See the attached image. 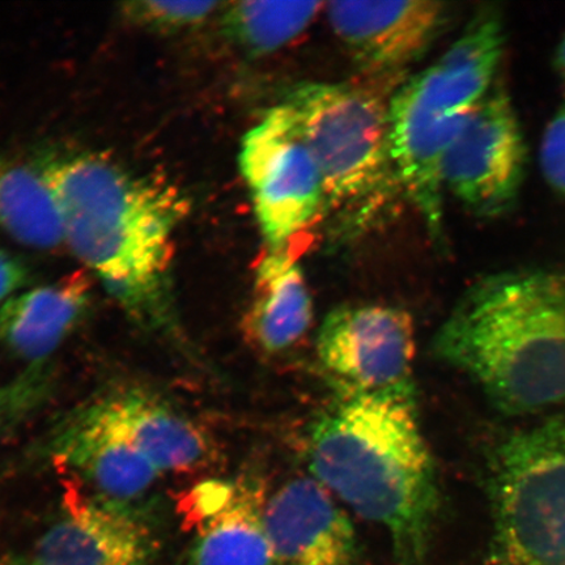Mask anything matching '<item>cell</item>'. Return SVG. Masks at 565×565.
I'll use <instances>...</instances> for the list:
<instances>
[{"instance_id": "277c9868", "label": "cell", "mask_w": 565, "mask_h": 565, "mask_svg": "<svg viewBox=\"0 0 565 565\" xmlns=\"http://www.w3.org/2000/svg\"><path fill=\"white\" fill-rule=\"evenodd\" d=\"M486 565H565V415L504 437L487 463Z\"/></svg>"}, {"instance_id": "44dd1931", "label": "cell", "mask_w": 565, "mask_h": 565, "mask_svg": "<svg viewBox=\"0 0 565 565\" xmlns=\"http://www.w3.org/2000/svg\"><path fill=\"white\" fill-rule=\"evenodd\" d=\"M540 166L547 185L565 198V103L557 109L543 134Z\"/></svg>"}, {"instance_id": "ba28073f", "label": "cell", "mask_w": 565, "mask_h": 565, "mask_svg": "<svg viewBox=\"0 0 565 565\" xmlns=\"http://www.w3.org/2000/svg\"><path fill=\"white\" fill-rule=\"evenodd\" d=\"M527 147L504 87L486 95L451 141L443 164L444 188L471 214L497 218L511 212L524 185Z\"/></svg>"}, {"instance_id": "ffe728a7", "label": "cell", "mask_w": 565, "mask_h": 565, "mask_svg": "<svg viewBox=\"0 0 565 565\" xmlns=\"http://www.w3.org/2000/svg\"><path fill=\"white\" fill-rule=\"evenodd\" d=\"M222 3L158 2L141 0L124 4L125 17L134 23L158 32L190 30L206 21Z\"/></svg>"}, {"instance_id": "7402d4cb", "label": "cell", "mask_w": 565, "mask_h": 565, "mask_svg": "<svg viewBox=\"0 0 565 565\" xmlns=\"http://www.w3.org/2000/svg\"><path fill=\"white\" fill-rule=\"evenodd\" d=\"M28 271L19 259L0 250V302L9 300V296L25 285Z\"/></svg>"}, {"instance_id": "8992f818", "label": "cell", "mask_w": 565, "mask_h": 565, "mask_svg": "<svg viewBox=\"0 0 565 565\" xmlns=\"http://www.w3.org/2000/svg\"><path fill=\"white\" fill-rule=\"evenodd\" d=\"M415 331L399 308L363 303L324 318L317 356L337 394L416 399Z\"/></svg>"}, {"instance_id": "5b68a950", "label": "cell", "mask_w": 565, "mask_h": 565, "mask_svg": "<svg viewBox=\"0 0 565 565\" xmlns=\"http://www.w3.org/2000/svg\"><path fill=\"white\" fill-rule=\"evenodd\" d=\"M282 103L320 169L324 201L359 204L397 179L388 105L379 97L350 84L302 83Z\"/></svg>"}, {"instance_id": "d6986e66", "label": "cell", "mask_w": 565, "mask_h": 565, "mask_svg": "<svg viewBox=\"0 0 565 565\" xmlns=\"http://www.w3.org/2000/svg\"><path fill=\"white\" fill-rule=\"evenodd\" d=\"M54 370L49 362L34 363L15 379L0 386V436L38 412L51 397Z\"/></svg>"}, {"instance_id": "3957f363", "label": "cell", "mask_w": 565, "mask_h": 565, "mask_svg": "<svg viewBox=\"0 0 565 565\" xmlns=\"http://www.w3.org/2000/svg\"><path fill=\"white\" fill-rule=\"evenodd\" d=\"M433 351L475 381L501 413L565 405V268L480 279L437 331Z\"/></svg>"}, {"instance_id": "6da1fadb", "label": "cell", "mask_w": 565, "mask_h": 565, "mask_svg": "<svg viewBox=\"0 0 565 565\" xmlns=\"http://www.w3.org/2000/svg\"><path fill=\"white\" fill-rule=\"evenodd\" d=\"M58 209L63 243L141 327L174 324V235L186 212L174 189L95 154L55 158L41 169Z\"/></svg>"}, {"instance_id": "e0dca14e", "label": "cell", "mask_w": 565, "mask_h": 565, "mask_svg": "<svg viewBox=\"0 0 565 565\" xmlns=\"http://www.w3.org/2000/svg\"><path fill=\"white\" fill-rule=\"evenodd\" d=\"M0 230L35 249L63 243L61 217L44 175L0 159Z\"/></svg>"}, {"instance_id": "52a82bcc", "label": "cell", "mask_w": 565, "mask_h": 565, "mask_svg": "<svg viewBox=\"0 0 565 565\" xmlns=\"http://www.w3.org/2000/svg\"><path fill=\"white\" fill-rule=\"evenodd\" d=\"M239 169L267 244L285 250L324 204L320 169L285 103L246 132Z\"/></svg>"}, {"instance_id": "8fae6325", "label": "cell", "mask_w": 565, "mask_h": 565, "mask_svg": "<svg viewBox=\"0 0 565 565\" xmlns=\"http://www.w3.org/2000/svg\"><path fill=\"white\" fill-rule=\"evenodd\" d=\"M265 527L277 565H359L355 529L316 478H296L267 498Z\"/></svg>"}, {"instance_id": "7c38bea8", "label": "cell", "mask_w": 565, "mask_h": 565, "mask_svg": "<svg viewBox=\"0 0 565 565\" xmlns=\"http://www.w3.org/2000/svg\"><path fill=\"white\" fill-rule=\"evenodd\" d=\"M324 9L338 39L360 63L377 71L419 60L449 17L447 3L427 0L331 2Z\"/></svg>"}, {"instance_id": "5bb4252c", "label": "cell", "mask_w": 565, "mask_h": 565, "mask_svg": "<svg viewBox=\"0 0 565 565\" xmlns=\"http://www.w3.org/2000/svg\"><path fill=\"white\" fill-rule=\"evenodd\" d=\"M106 426L160 472H192L207 466L212 443L193 420L147 392L127 388L90 404Z\"/></svg>"}, {"instance_id": "603a6c76", "label": "cell", "mask_w": 565, "mask_h": 565, "mask_svg": "<svg viewBox=\"0 0 565 565\" xmlns=\"http://www.w3.org/2000/svg\"><path fill=\"white\" fill-rule=\"evenodd\" d=\"M555 67L557 74L561 75L563 82L565 83V34L561 41V44L556 47L555 53Z\"/></svg>"}, {"instance_id": "2e32d148", "label": "cell", "mask_w": 565, "mask_h": 565, "mask_svg": "<svg viewBox=\"0 0 565 565\" xmlns=\"http://www.w3.org/2000/svg\"><path fill=\"white\" fill-rule=\"evenodd\" d=\"M313 302L298 260L286 250H271L260 260L254 298L243 331L265 353L287 351L312 327Z\"/></svg>"}, {"instance_id": "7a4b0ae2", "label": "cell", "mask_w": 565, "mask_h": 565, "mask_svg": "<svg viewBox=\"0 0 565 565\" xmlns=\"http://www.w3.org/2000/svg\"><path fill=\"white\" fill-rule=\"evenodd\" d=\"M308 454L318 482L384 527L394 565H427L440 487L416 399L337 394L310 429Z\"/></svg>"}, {"instance_id": "cb8c5ba5", "label": "cell", "mask_w": 565, "mask_h": 565, "mask_svg": "<svg viewBox=\"0 0 565 565\" xmlns=\"http://www.w3.org/2000/svg\"><path fill=\"white\" fill-rule=\"evenodd\" d=\"M0 565H45L44 563L39 562L33 556H20V555H11L7 556L6 559Z\"/></svg>"}, {"instance_id": "9c48e42d", "label": "cell", "mask_w": 565, "mask_h": 565, "mask_svg": "<svg viewBox=\"0 0 565 565\" xmlns=\"http://www.w3.org/2000/svg\"><path fill=\"white\" fill-rule=\"evenodd\" d=\"M264 479H210L182 494L179 510L196 534L182 565H277L265 527Z\"/></svg>"}, {"instance_id": "30bf717a", "label": "cell", "mask_w": 565, "mask_h": 565, "mask_svg": "<svg viewBox=\"0 0 565 565\" xmlns=\"http://www.w3.org/2000/svg\"><path fill=\"white\" fill-rule=\"evenodd\" d=\"M150 526L130 504L71 483L61 519L41 536L33 557L45 565H152Z\"/></svg>"}, {"instance_id": "4fadbf2b", "label": "cell", "mask_w": 565, "mask_h": 565, "mask_svg": "<svg viewBox=\"0 0 565 565\" xmlns=\"http://www.w3.org/2000/svg\"><path fill=\"white\" fill-rule=\"evenodd\" d=\"M49 450L56 463L74 471L106 499L130 504L151 489L161 472L106 426L94 407L76 409L53 433Z\"/></svg>"}, {"instance_id": "9a60e30c", "label": "cell", "mask_w": 565, "mask_h": 565, "mask_svg": "<svg viewBox=\"0 0 565 565\" xmlns=\"http://www.w3.org/2000/svg\"><path fill=\"white\" fill-rule=\"evenodd\" d=\"M90 281L74 273L0 307V344L31 364L47 362L81 322L89 306Z\"/></svg>"}, {"instance_id": "ac0fdd59", "label": "cell", "mask_w": 565, "mask_h": 565, "mask_svg": "<svg viewBox=\"0 0 565 565\" xmlns=\"http://www.w3.org/2000/svg\"><path fill=\"white\" fill-rule=\"evenodd\" d=\"M323 7L322 2L231 3L224 12V30L246 52L270 54L307 31Z\"/></svg>"}]
</instances>
